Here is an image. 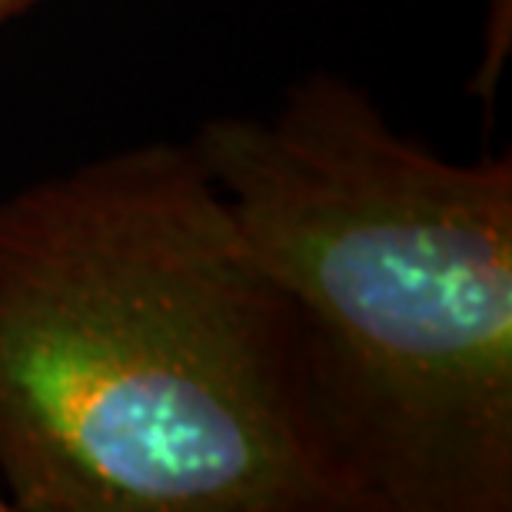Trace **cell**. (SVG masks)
Segmentation results:
<instances>
[{
  "label": "cell",
  "mask_w": 512,
  "mask_h": 512,
  "mask_svg": "<svg viewBox=\"0 0 512 512\" xmlns=\"http://www.w3.org/2000/svg\"><path fill=\"white\" fill-rule=\"evenodd\" d=\"M0 486L14 512H366L190 140L0 197Z\"/></svg>",
  "instance_id": "1"
},
{
  "label": "cell",
  "mask_w": 512,
  "mask_h": 512,
  "mask_svg": "<svg viewBox=\"0 0 512 512\" xmlns=\"http://www.w3.org/2000/svg\"><path fill=\"white\" fill-rule=\"evenodd\" d=\"M290 306L366 512L512 509V157L449 160L350 77L190 137Z\"/></svg>",
  "instance_id": "2"
},
{
  "label": "cell",
  "mask_w": 512,
  "mask_h": 512,
  "mask_svg": "<svg viewBox=\"0 0 512 512\" xmlns=\"http://www.w3.org/2000/svg\"><path fill=\"white\" fill-rule=\"evenodd\" d=\"M509 54H512V0H489L483 57H479L476 74L469 80V94H473L479 104H493L499 80L506 74Z\"/></svg>",
  "instance_id": "3"
},
{
  "label": "cell",
  "mask_w": 512,
  "mask_h": 512,
  "mask_svg": "<svg viewBox=\"0 0 512 512\" xmlns=\"http://www.w3.org/2000/svg\"><path fill=\"white\" fill-rule=\"evenodd\" d=\"M40 4H47V0H0V30H4L10 20L30 14V10Z\"/></svg>",
  "instance_id": "4"
},
{
  "label": "cell",
  "mask_w": 512,
  "mask_h": 512,
  "mask_svg": "<svg viewBox=\"0 0 512 512\" xmlns=\"http://www.w3.org/2000/svg\"><path fill=\"white\" fill-rule=\"evenodd\" d=\"M0 512H10V503H7V493H4V486H0Z\"/></svg>",
  "instance_id": "5"
}]
</instances>
